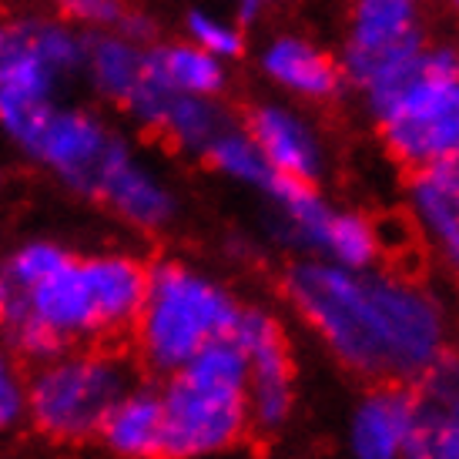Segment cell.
<instances>
[{
    "label": "cell",
    "instance_id": "cell-1",
    "mask_svg": "<svg viewBox=\"0 0 459 459\" xmlns=\"http://www.w3.org/2000/svg\"><path fill=\"white\" fill-rule=\"evenodd\" d=\"M281 295L322 352L356 379L412 385L449 356L453 316L443 295L383 265L299 255L281 275Z\"/></svg>",
    "mask_w": 459,
    "mask_h": 459
},
{
    "label": "cell",
    "instance_id": "cell-2",
    "mask_svg": "<svg viewBox=\"0 0 459 459\" xmlns=\"http://www.w3.org/2000/svg\"><path fill=\"white\" fill-rule=\"evenodd\" d=\"M148 289L134 252L77 255L54 238L21 242L0 262V335L24 359L131 332Z\"/></svg>",
    "mask_w": 459,
    "mask_h": 459
},
{
    "label": "cell",
    "instance_id": "cell-3",
    "mask_svg": "<svg viewBox=\"0 0 459 459\" xmlns=\"http://www.w3.org/2000/svg\"><path fill=\"white\" fill-rule=\"evenodd\" d=\"M376 138L395 165L420 168L459 161V44L426 40L385 84L359 98Z\"/></svg>",
    "mask_w": 459,
    "mask_h": 459
},
{
    "label": "cell",
    "instance_id": "cell-4",
    "mask_svg": "<svg viewBox=\"0 0 459 459\" xmlns=\"http://www.w3.org/2000/svg\"><path fill=\"white\" fill-rule=\"evenodd\" d=\"M245 302L215 272L165 258L148 265V289L131 332L144 366L154 372H175L208 345L231 339Z\"/></svg>",
    "mask_w": 459,
    "mask_h": 459
},
{
    "label": "cell",
    "instance_id": "cell-5",
    "mask_svg": "<svg viewBox=\"0 0 459 459\" xmlns=\"http://www.w3.org/2000/svg\"><path fill=\"white\" fill-rule=\"evenodd\" d=\"M158 393L165 409V459H221L252 436L245 359L231 339L168 372Z\"/></svg>",
    "mask_w": 459,
    "mask_h": 459
},
{
    "label": "cell",
    "instance_id": "cell-6",
    "mask_svg": "<svg viewBox=\"0 0 459 459\" xmlns=\"http://www.w3.org/2000/svg\"><path fill=\"white\" fill-rule=\"evenodd\" d=\"M84 30L61 13L0 17V134L17 144L81 81Z\"/></svg>",
    "mask_w": 459,
    "mask_h": 459
},
{
    "label": "cell",
    "instance_id": "cell-7",
    "mask_svg": "<svg viewBox=\"0 0 459 459\" xmlns=\"http://www.w3.org/2000/svg\"><path fill=\"white\" fill-rule=\"evenodd\" d=\"M24 420L51 443L94 439L108 409L131 385V372L111 352L71 345L38 359V369L24 379Z\"/></svg>",
    "mask_w": 459,
    "mask_h": 459
},
{
    "label": "cell",
    "instance_id": "cell-8",
    "mask_svg": "<svg viewBox=\"0 0 459 459\" xmlns=\"http://www.w3.org/2000/svg\"><path fill=\"white\" fill-rule=\"evenodd\" d=\"M429 24L420 4L409 0H349L339 40V71L345 88L362 98L426 48Z\"/></svg>",
    "mask_w": 459,
    "mask_h": 459
},
{
    "label": "cell",
    "instance_id": "cell-9",
    "mask_svg": "<svg viewBox=\"0 0 459 459\" xmlns=\"http://www.w3.org/2000/svg\"><path fill=\"white\" fill-rule=\"evenodd\" d=\"M125 144L128 138L101 111L61 101L13 144V152L61 181L67 192L91 198L104 168Z\"/></svg>",
    "mask_w": 459,
    "mask_h": 459
},
{
    "label": "cell",
    "instance_id": "cell-10",
    "mask_svg": "<svg viewBox=\"0 0 459 459\" xmlns=\"http://www.w3.org/2000/svg\"><path fill=\"white\" fill-rule=\"evenodd\" d=\"M231 342L245 359L252 433L275 436L289 429L299 409V376L281 319L262 306H245Z\"/></svg>",
    "mask_w": 459,
    "mask_h": 459
},
{
    "label": "cell",
    "instance_id": "cell-11",
    "mask_svg": "<svg viewBox=\"0 0 459 459\" xmlns=\"http://www.w3.org/2000/svg\"><path fill=\"white\" fill-rule=\"evenodd\" d=\"M242 125L275 178L319 185L329 175L332 144L306 104L272 94L248 108Z\"/></svg>",
    "mask_w": 459,
    "mask_h": 459
},
{
    "label": "cell",
    "instance_id": "cell-12",
    "mask_svg": "<svg viewBox=\"0 0 459 459\" xmlns=\"http://www.w3.org/2000/svg\"><path fill=\"white\" fill-rule=\"evenodd\" d=\"M91 198L134 231H165L168 225H175L181 212L175 181L152 158H144L138 144L131 141L104 168Z\"/></svg>",
    "mask_w": 459,
    "mask_h": 459
},
{
    "label": "cell",
    "instance_id": "cell-13",
    "mask_svg": "<svg viewBox=\"0 0 459 459\" xmlns=\"http://www.w3.org/2000/svg\"><path fill=\"white\" fill-rule=\"evenodd\" d=\"M255 71L272 94L306 108L335 101L345 88L335 54L302 30L268 34L255 51Z\"/></svg>",
    "mask_w": 459,
    "mask_h": 459
},
{
    "label": "cell",
    "instance_id": "cell-14",
    "mask_svg": "<svg viewBox=\"0 0 459 459\" xmlns=\"http://www.w3.org/2000/svg\"><path fill=\"white\" fill-rule=\"evenodd\" d=\"M412 433H416V393L403 383H372L345 416V456L409 459Z\"/></svg>",
    "mask_w": 459,
    "mask_h": 459
},
{
    "label": "cell",
    "instance_id": "cell-15",
    "mask_svg": "<svg viewBox=\"0 0 459 459\" xmlns=\"http://www.w3.org/2000/svg\"><path fill=\"white\" fill-rule=\"evenodd\" d=\"M403 208L429 258L459 281V161L409 171Z\"/></svg>",
    "mask_w": 459,
    "mask_h": 459
},
{
    "label": "cell",
    "instance_id": "cell-16",
    "mask_svg": "<svg viewBox=\"0 0 459 459\" xmlns=\"http://www.w3.org/2000/svg\"><path fill=\"white\" fill-rule=\"evenodd\" d=\"M148 48L152 40L131 30H91L84 34L81 84L98 101L125 111L148 81Z\"/></svg>",
    "mask_w": 459,
    "mask_h": 459
},
{
    "label": "cell",
    "instance_id": "cell-17",
    "mask_svg": "<svg viewBox=\"0 0 459 459\" xmlns=\"http://www.w3.org/2000/svg\"><path fill=\"white\" fill-rule=\"evenodd\" d=\"M258 198H265V221L275 242L295 248L299 255H322L342 204L325 198L319 185L289 178H275Z\"/></svg>",
    "mask_w": 459,
    "mask_h": 459
},
{
    "label": "cell",
    "instance_id": "cell-18",
    "mask_svg": "<svg viewBox=\"0 0 459 459\" xmlns=\"http://www.w3.org/2000/svg\"><path fill=\"white\" fill-rule=\"evenodd\" d=\"M416 385L409 459H459V359L449 352Z\"/></svg>",
    "mask_w": 459,
    "mask_h": 459
},
{
    "label": "cell",
    "instance_id": "cell-19",
    "mask_svg": "<svg viewBox=\"0 0 459 459\" xmlns=\"http://www.w3.org/2000/svg\"><path fill=\"white\" fill-rule=\"evenodd\" d=\"M94 439L111 459H165V409L161 393L131 383L108 409Z\"/></svg>",
    "mask_w": 459,
    "mask_h": 459
},
{
    "label": "cell",
    "instance_id": "cell-20",
    "mask_svg": "<svg viewBox=\"0 0 459 459\" xmlns=\"http://www.w3.org/2000/svg\"><path fill=\"white\" fill-rule=\"evenodd\" d=\"M148 81L168 94L221 98L231 84V74L229 61H221L181 38L148 48Z\"/></svg>",
    "mask_w": 459,
    "mask_h": 459
},
{
    "label": "cell",
    "instance_id": "cell-21",
    "mask_svg": "<svg viewBox=\"0 0 459 459\" xmlns=\"http://www.w3.org/2000/svg\"><path fill=\"white\" fill-rule=\"evenodd\" d=\"M202 161L215 171L218 178H225L235 188H245V192L262 195L275 181L272 168L265 165V158H262L258 144L245 131L242 121H231L229 128L204 148Z\"/></svg>",
    "mask_w": 459,
    "mask_h": 459
},
{
    "label": "cell",
    "instance_id": "cell-22",
    "mask_svg": "<svg viewBox=\"0 0 459 459\" xmlns=\"http://www.w3.org/2000/svg\"><path fill=\"white\" fill-rule=\"evenodd\" d=\"M185 40H192L195 48L215 54L221 61H238L248 51V27L229 13L221 4H195L188 7L185 21H181Z\"/></svg>",
    "mask_w": 459,
    "mask_h": 459
},
{
    "label": "cell",
    "instance_id": "cell-23",
    "mask_svg": "<svg viewBox=\"0 0 459 459\" xmlns=\"http://www.w3.org/2000/svg\"><path fill=\"white\" fill-rule=\"evenodd\" d=\"M57 13L77 30H131L152 40V21L128 0H54Z\"/></svg>",
    "mask_w": 459,
    "mask_h": 459
},
{
    "label": "cell",
    "instance_id": "cell-24",
    "mask_svg": "<svg viewBox=\"0 0 459 459\" xmlns=\"http://www.w3.org/2000/svg\"><path fill=\"white\" fill-rule=\"evenodd\" d=\"M27 409V385L24 376L13 369V362L0 352V433L13 429L24 420Z\"/></svg>",
    "mask_w": 459,
    "mask_h": 459
},
{
    "label": "cell",
    "instance_id": "cell-25",
    "mask_svg": "<svg viewBox=\"0 0 459 459\" xmlns=\"http://www.w3.org/2000/svg\"><path fill=\"white\" fill-rule=\"evenodd\" d=\"M215 4H221L225 11L235 13L248 27V24H258V21H268L285 0H215Z\"/></svg>",
    "mask_w": 459,
    "mask_h": 459
},
{
    "label": "cell",
    "instance_id": "cell-26",
    "mask_svg": "<svg viewBox=\"0 0 459 459\" xmlns=\"http://www.w3.org/2000/svg\"><path fill=\"white\" fill-rule=\"evenodd\" d=\"M443 4H446L449 11H453V13H456V17H459V0H443Z\"/></svg>",
    "mask_w": 459,
    "mask_h": 459
},
{
    "label": "cell",
    "instance_id": "cell-27",
    "mask_svg": "<svg viewBox=\"0 0 459 459\" xmlns=\"http://www.w3.org/2000/svg\"><path fill=\"white\" fill-rule=\"evenodd\" d=\"M409 4H420V7H422V4H426V0H409Z\"/></svg>",
    "mask_w": 459,
    "mask_h": 459
},
{
    "label": "cell",
    "instance_id": "cell-28",
    "mask_svg": "<svg viewBox=\"0 0 459 459\" xmlns=\"http://www.w3.org/2000/svg\"><path fill=\"white\" fill-rule=\"evenodd\" d=\"M48 4H54V0H48Z\"/></svg>",
    "mask_w": 459,
    "mask_h": 459
}]
</instances>
